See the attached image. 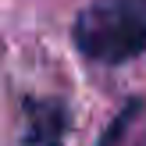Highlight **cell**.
<instances>
[{"label":"cell","instance_id":"6da1fadb","mask_svg":"<svg viewBox=\"0 0 146 146\" xmlns=\"http://www.w3.org/2000/svg\"><path fill=\"white\" fill-rule=\"evenodd\" d=\"M75 50L96 64H128L146 50V0H89L71 29Z\"/></svg>","mask_w":146,"mask_h":146},{"label":"cell","instance_id":"7a4b0ae2","mask_svg":"<svg viewBox=\"0 0 146 146\" xmlns=\"http://www.w3.org/2000/svg\"><path fill=\"white\" fill-rule=\"evenodd\" d=\"M64 132H68V107L61 100H25V132H21V146H61Z\"/></svg>","mask_w":146,"mask_h":146},{"label":"cell","instance_id":"3957f363","mask_svg":"<svg viewBox=\"0 0 146 146\" xmlns=\"http://www.w3.org/2000/svg\"><path fill=\"white\" fill-rule=\"evenodd\" d=\"M96 146H146V100H128L104 128Z\"/></svg>","mask_w":146,"mask_h":146}]
</instances>
